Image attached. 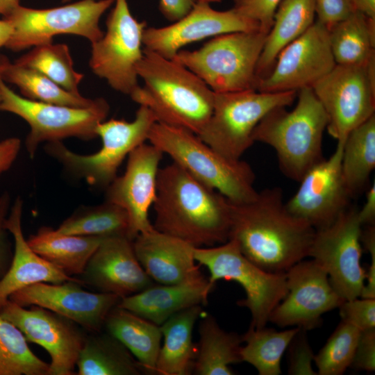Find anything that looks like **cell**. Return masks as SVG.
Returning <instances> with one entry per match:
<instances>
[{
	"mask_svg": "<svg viewBox=\"0 0 375 375\" xmlns=\"http://www.w3.org/2000/svg\"><path fill=\"white\" fill-rule=\"evenodd\" d=\"M351 367L367 372L375 370V328L360 331Z\"/></svg>",
	"mask_w": 375,
	"mask_h": 375,
	"instance_id": "cell-44",
	"label": "cell"
},
{
	"mask_svg": "<svg viewBox=\"0 0 375 375\" xmlns=\"http://www.w3.org/2000/svg\"><path fill=\"white\" fill-rule=\"evenodd\" d=\"M70 1H72V0H62V2L67 3V2H69Z\"/></svg>",
	"mask_w": 375,
	"mask_h": 375,
	"instance_id": "cell-54",
	"label": "cell"
},
{
	"mask_svg": "<svg viewBox=\"0 0 375 375\" xmlns=\"http://www.w3.org/2000/svg\"><path fill=\"white\" fill-rule=\"evenodd\" d=\"M0 110L24 119L30 126L25 145L33 158L39 144L74 137L88 140L97 137V125L106 120L110 110L103 98L88 108H78L33 101L19 96L0 78Z\"/></svg>",
	"mask_w": 375,
	"mask_h": 375,
	"instance_id": "cell-10",
	"label": "cell"
},
{
	"mask_svg": "<svg viewBox=\"0 0 375 375\" xmlns=\"http://www.w3.org/2000/svg\"><path fill=\"white\" fill-rule=\"evenodd\" d=\"M335 65L328 31L316 21L281 51L269 73L258 79L256 90L282 92L312 88Z\"/></svg>",
	"mask_w": 375,
	"mask_h": 375,
	"instance_id": "cell-15",
	"label": "cell"
},
{
	"mask_svg": "<svg viewBox=\"0 0 375 375\" xmlns=\"http://www.w3.org/2000/svg\"><path fill=\"white\" fill-rule=\"evenodd\" d=\"M283 0H233V8L244 17L258 23L265 33L270 31L275 12Z\"/></svg>",
	"mask_w": 375,
	"mask_h": 375,
	"instance_id": "cell-41",
	"label": "cell"
},
{
	"mask_svg": "<svg viewBox=\"0 0 375 375\" xmlns=\"http://www.w3.org/2000/svg\"><path fill=\"white\" fill-rule=\"evenodd\" d=\"M317 20L328 31L355 12L349 0H315Z\"/></svg>",
	"mask_w": 375,
	"mask_h": 375,
	"instance_id": "cell-43",
	"label": "cell"
},
{
	"mask_svg": "<svg viewBox=\"0 0 375 375\" xmlns=\"http://www.w3.org/2000/svg\"><path fill=\"white\" fill-rule=\"evenodd\" d=\"M256 30H260L258 23L233 8L217 10L210 3L196 0L189 12L172 24L146 27L142 44L144 49L172 59L183 47L192 42L228 33Z\"/></svg>",
	"mask_w": 375,
	"mask_h": 375,
	"instance_id": "cell-19",
	"label": "cell"
},
{
	"mask_svg": "<svg viewBox=\"0 0 375 375\" xmlns=\"http://www.w3.org/2000/svg\"><path fill=\"white\" fill-rule=\"evenodd\" d=\"M163 153L154 145L143 143L128 156L126 171L106 188V201L122 207L128 217V238L133 240L153 228L149 218L157 190L159 165Z\"/></svg>",
	"mask_w": 375,
	"mask_h": 375,
	"instance_id": "cell-21",
	"label": "cell"
},
{
	"mask_svg": "<svg viewBox=\"0 0 375 375\" xmlns=\"http://www.w3.org/2000/svg\"><path fill=\"white\" fill-rule=\"evenodd\" d=\"M154 228L194 247L228 240L231 201L174 162L159 168Z\"/></svg>",
	"mask_w": 375,
	"mask_h": 375,
	"instance_id": "cell-2",
	"label": "cell"
},
{
	"mask_svg": "<svg viewBox=\"0 0 375 375\" xmlns=\"http://www.w3.org/2000/svg\"><path fill=\"white\" fill-rule=\"evenodd\" d=\"M343 144L333 153L313 166L300 180V185L285 206L294 216L315 230L331 224L350 206L352 199L342 174Z\"/></svg>",
	"mask_w": 375,
	"mask_h": 375,
	"instance_id": "cell-18",
	"label": "cell"
},
{
	"mask_svg": "<svg viewBox=\"0 0 375 375\" xmlns=\"http://www.w3.org/2000/svg\"><path fill=\"white\" fill-rule=\"evenodd\" d=\"M336 65H360L375 58V19L353 12L328 30Z\"/></svg>",
	"mask_w": 375,
	"mask_h": 375,
	"instance_id": "cell-32",
	"label": "cell"
},
{
	"mask_svg": "<svg viewBox=\"0 0 375 375\" xmlns=\"http://www.w3.org/2000/svg\"><path fill=\"white\" fill-rule=\"evenodd\" d=\"M19 6V0H0V15L6 17Z\"/></svg>",
	"mask_w": 375,
	"mask_h": 375,
	"instance_id": "cell-52",
	"label": "cell"
},
{
	"mask_svg": "<svg viewBox=\"0 0 375 375\" xmlns=\"http://www.w3.org/2000/svg\"><path fill=\"white\" fill-rule=\"evenodd\" d=\"M156 122L149 108L140 106L131 122L110 119L97 125L96 134L101 138L102 147L94 153H74L60 141L48 142L44 149L74 177L84 179L92 186L106 189L117 177L125 158L148 140Z\"/></svg>",
	"mask_w": 375,
	"mask_h": 375,
	"instance_id": "cell-7",
	"label": "cell"
},
{
	"mask_svg": "<svg viewBox=\"0 0 375 375\" xmlns=\"http://www.w3.org/2000/svg\"><path fill=\"white\" fill-rule=\"evenodd\" d=\"M0 78L5 83L16 85L24 97L33 101L88 108L95 105L99 99L69 92L37 70L12 63L3 55H0Z\"/></svg>",
	"mask_w": 375,
	"mask_h": 375,
	"instance_id": "cell-33",
	"label": "cell"
},
{
	"mask_svg": "<svg viewBox=\"0 0 375 375\" xmlns=\"http://www.w3.org/2000/svg\"><path fill=\"white\" fill-rule=\"evenodd\" d=\"M103 239L97 236L68 235L49 226H42L26 240L37 254L73 277L83 272Z\"/></svg>",
	"mask_w": 375,
	"mask_h": 375,
	"instance_id": "cell-27",
	"label": "cell"
},
{
	"mask_svg": "<svg viewBox=\"0 0 375 375\" xmlns=\"http://www.w3.org/2000/svg\"><path fill=\"white\" fill-rule=\"evenodd\" d=\"M360 241L366 250L370 254L371 262L366 272V278L361 298L375 299V226L367 225L365 229H362Z\"/></svg>",
	"mask_w": 375,
	"mask_h": 375,
	"instance_id": "cell-46",
	"label": "cell"
},
{
	"mask_svg": "<svg viewBox=\"0 0 375 375\" xmlns=\"http://www.w3.org/2000/svg\"><path fill=\"white\" fill-rule=\"evenodd\" d=\"M299 329L294 327L277 331L266 326L255 328L249 326L242 335L245 343L240 349L242 361L253 366L260 375H279L281 358Z\"/></svg>",
	"mask_w": 375,
	"mask_h": 375,
	"instance_id": "cell-35",
	"label": "cell"
},
{
	"mask_svg": "<svg viewBox=\"0 0 375 375\" xmlns=\"http://www.w3.org/2000/svg\"><path fill=\"white\" fill-rule=\"evenodd\" d=\"M147 140L232 203L248 202L258 194L256 175L249 163L222 156L188 130L156 122Z\"/></svg>",
	"mask_w": 375,
	"mask_h": 375,
	"instance_id": "cell-5",
	"label": "cell"
},
{
	"mask_svg": "<svg viewBox=\"0 0 375 375\" xmlns=\"http://www.w3.org/2000/svg\"><path fill=\"white\" fill-rule=\"evenodd\" d=\"M312 89L327 115L328 132L344 144L375 115V58L365 65H335Z\"/></svg>",
	"mask_w": 375,
	"mask_h": 375,
	"instance_id": "cell-12",
	"label": "cell"
},
{
	"mask_svg": "<svg viewBox=\"0 0 375 375\" xmlns=\"http://www.w3.org/2000/svg\"><path fill=\"white\" fill-rule=\"evenodd\" d=\"M285 274L288 293L269 317L280 327L311 330L321 324L322 315L344 301L324 269L312 258L297 262Z\"/></svg>",
	"mask_w": 375,
	"mask_h": 375,
	"instance_id": "cell-17",
	"label": "cell"
},
{
	"mask_svg": "<svg viewBox=\"0 0 375 375\" xmlns=\"http://www.w3.org/2000/svg\"><path fill=\"white\" fill-rule=\"evenodd\" d=\"M200 1H207L210 3H219V2H221L222 0H200Z\"/></svg>",
	"mask_w": 375,
	"mask_h": 375,
	"instance_id": "cell-53",
	"label": "cell"
},
{
	"mask_svg": "<svg viewBox=\"0 0 375 375\" xmlns=\"http://www.w3.org/2000/svg\"><path fill=\"white\" fill-rule=\"evenodd\" d=\"M338 308L342 320L360 331L375 328V299L346 300Z\"/></svg>",
	"mask_w": 375,
	"mask_h": 375,
	"instance_id": "cell-40",
	"label": "cell"
},
{
	"mask_svg": "<svg viewBox=\"0 0 375 375\" xmlns=\"http://www.w3.org/2000/svg\"><path fill=\"white\" fill-rule=\"evenodd\" d=\"M22 332L0 316V375H49L50 365L35 356Z\"/></svg>",
	"mask_w": 375,
	"mask_h": 375,
	"instance_id": "cell-38",
	"label": "cell"
},
{
	"mask_svg": "<svg viewBox=\"0 0 375 375\" xmlns=\"http://www.w3.org/2000/svg\"><path fill=\"white\" fill-rule=\"evenodd\" d=\"M106 19V31L91 43L89 65L115 90L131 95L138 87L137 66L143 56L145 21L131 14L127 0H114Z\"/></svg>",
	"mask_w": 375,
	"mask_h": 375,
	"instance_id": "cell-13",
	"label": "cell"
},
{
	"mask_svg": "<svg viewBox=\"0 0 375 375\" xmlns=\"http://www.w3.org/2000/svg\"><path fill=\"white\" fill-rule=\"evenodd\" d=\"M81 285L76 281L37 283L17 290L8 299L22 307L38 306L47 308L90 333L99 332L108 313L119 303L121 297L111 293L88 292Z\"/></svg>",
	"mask_w": 375,
	"mask_h": 375,
	"instance_id": "cell-20",
	"label": "cell"
},
{
	"mask_svg": "<svg viewBox=\"0 0 375 375\" xmlns=\"http://www.w3.org/2000/svg\"><path fill=\"white\" fill-rule=\"evenodd\" d=\"M15 62L37 70L69 92L80 94L78 85L84 75L74 69L65 44L51 42L33 47Z\"/></svg>",
	"mask_w": 375,
	"mask_h": 375,
	"instance_id": "cell-37",
	"label": "cell"
},
{
	"mask_svg": "<svg viewBox=\"0 0 375 375\" xmlns=\"http://www.w3.org/2000/svg\"><path fill=\"white\" fill-rule=\"evenodd\" d=\"M195 1L196 0H159L158 9L166 19L174 22L188 13Z\"/></svg>",
	"mask_w": 375,
	"mask_h": 375,
	"instance_id": "cell-47",
	"label": "cell"
},
{
	"mask_svg": "<svg viewBox=\"0 0 375 375\" xmlns=\"http://www.w3.org/2000/svg\"><path fill=\"white\" fill-rule=\"evenodd\" d=\"M306 331L299 329L290 342L289 349L288 374L293 375H316L312 367L314 353L305 335Z\"/></svg>",
	"mask_w": 375,
	"mask_h": 375,
	"instance_id": "cell-42",
	"label": "cell"
},
{
	"mask_svg": "<svg viewBox=\"0 0 375 375\" xmlns=\"http://www.w3.org/2000/svg\"><path fill=\"white\" fill-rule=\"evenodd\" d=\"M231 203L228 240L256 266L285 273L308 257L315 229L288 211L280 188L258 192L248 202Z\"/></svg>",
	"mask_w": 375,
	"mask_h": 375,
	"instance_id": "cell-1",
	"label": "cell"
},
{
	"mask_svg": "<svg viewBox=\"0 0 375 375\" xmlns=\"http://www.w3.org/2000/svg\"><path fill=\"white\" fill-rule=\"evenodd\" d=\"M87 335L76 366L78 375H140L143 370L132 353L108 333Z\"/></svg>",
	"mask_w": 375,
	"mask_h": 375,
	"instance_id": "cell-31",
	"label": "cell"
},
{
	"mask_svg": "<svg viewBox=\"0 0 375 375\" xmlns=\"http://www.w3.org/2000/svg\"><path fill=\"white\" fill-rule=\"evenodd\" d=\"M315 0H283L267 34L257 67L258 79L267 75L281 51L315 22Z\"/></svg>",
	"mask_w": 375,
	"mask_h": 375,
	"instance_id": "cell-29",
	"label": "cell"
},
{
	"mask_svg": "<svg viewBox=\"0 0 375 375\" xmlns=\"http://www.w3.org/2000/svg\"><path fill=\"white\" fill-rule=\"evenodd\" d=\"M1 93H0V104H1Z\"/></svg>",
	"mask_w": 375,
	"mask_h": 375,
	"instance_id": "cell-55",
	"label": "cell"
},
{
	"mask_svg": "<svg viewBox=\"0 0 375 375\" xmlns=\"http://www.w3.org/2000/svg\"><path fill=\"white\" fill-rule=\"evenodd\" d=\"M137 73L144 85L130 95L133 101L149 108L158 122L201 132L212 114L215 92L200 78L144 48Z\"/></svg>",
	"mask_w": 375,
	"mask_h": 375,
	"instance_id": "cell-3",
	"label": "cell"
},
{
	"mask_svg": "<svg viewBox=\"0 0 375 375\" xmlns=\"http://www.w3.org/2000/svg\"><path fill=\"white\" fill-rule=\"evenodd\" d=\"M297 95L256 90L215 92L212 114L197 135L222 156L240 160L254 143L252 135L261 119L276 108L292 105Z\"/></svg>",
	"mask_w": 375,
	"mask_h": 375,
	"instance_id": "cell-8",
	"label": "cell"
},
{
	"mask_svg": "<svg viewBox=\"0 0 375 375\" xmlns=\"http://www.w3.org/2000/svg\"><path fill=\"white\" fill-rule=\"evenodd\" d=\"M375 168V115L353 129L344 144L342 174L353 199L367 188Z\"/></svg>",
	"mask_w": 375,
	"mask_h": 375,
	"instance_id": "cell-34",
	"label": "cell"
},
{
	"mask_svg": "<svg viewBox=\"0 0 375 375\" xmlns=\"http://www.w3.org/2000/svg\"><path fill=\"white\" fill-rule=\"evenodd\" d=\"M362 225L358 210L349 206L329 226L315 230L308 257L326 272L337 292L346 300L360 297L366 271L360 264Z\"/></svg>",
	"mask_w": 375,
	"mask_h": 375,
	"instance_id": "cell-14",
	"label": "cell"
},
{
	"mask_svg": "<svg viewBox=\"0 0 375 375\" xmlns=\"http://www.w3.org/2000/svg\"><path fill=\"white\" fill-rule=\"evenodd\" d=\"M292 110L278 107L269 112L253 131L252 138L272 147L278 167L288 178L299 182L323 156L327 115L311 88L297 92Z\"/></svg>",
	"mask_w": 375,
	"mask_h": 375,
	"instance_id": "cell-4",
	"label": "cell"
},
{
	"mask_svg": "<svg viewBox=\"0 0 375 375\" xmlns=\"http://www.w3.org/2000/svg\"><path fill=\"white\" fill-rule=\"evenodd\" d=\"M135 253L147 274L162 285L201 280L205 276L195 263L194 247L153 227L133 240Z\"/></svg>",
	"mask_w": 375,
	"mask_h": 375,
	"instance_id": "cell-23",
	"label": "cell"
},
{
	"mask_svg": "<svg viewBox=\"0 0 375 375\" xmlns=\"http://www.w3.org/2000/svg\"><path fill=\"white\" fill-rule=\"evenodd\" d=\"M113 3L114 0H81L46 9L19 6L3 17L13 28L5 47L20 51L51 43L60 34L81 36L93 43L103 36L99 21Z\"/></svg>",
	"mask_w": 375,
	"mask_h": 375,
	"instance_id": "cell-11",
	"label": "cell"
},
{
	"mask_svg": "<svg viewBox=\"0 0 375 375\" xmlns=\"http://www.w3.org/2000/svg\"><path fill=\"white\" fill-rule=\"evenodd\" d=\"M20 147L21 141L17 138H10L0 142V174L11 167Z\"/></svg>",
	"mask_w": 375,
	"mask_h": 375,
	"instance_id": "cell-48",
	"label": "cell"
},
{
	"mask_svg": "<svg viewBox=\"0 0 375 375\" xmlns=\"http://www.w3.org/2000/svg\"><path fill=\"white\" fill-rule=\"evenodd\" d=\"M199 342L192 373L197 375H233L231 364L242 362V335L223 330L211 315L202 317Z\"/></svg>",
	"mask_w": 375,
	"mask_h": 375,
	"instance_id": "cell-30",
	"label": "cell"
},
{
	"mask_svg": "<svg viewBox=\"0 0 375 375\" xmlns=\"http://www.w3.org/2000/svg\"><path fill=\"white\" fill-rule=\"evenodd\" d=\"M22 200L17 198L5 222L6 228L14 239V252L8 270L0 279V308L13 292L34 283L68 281L81 283L78 278L67 276L30 247L22 229Z\"/></svg>",
	"mask_w": 375,
	"mask_h": 375,
	"instance_id": "cell-24",
	"label": "cell"
},
{
	"mask_svg": "<svg viewBox=\"0 0 375 375\" xmlns=\"http://www.w3.org/2000/svg\"><path fill=\"white\" fill-rule=\"evenodd\" d=\"M354 11L375 19V0H349Z\"/></svg>",
	"mask_w": 375,
	"mask_h": 375,
	"instance_id": "cell-50",
	"label": "cell"
},
{
	"mask_svg": "<svg viewBox=\"0 0 375 375\" xmlns=\"http://www.w3.org/2000/svg\"><path fill=\"white\" fill-rule=\"evenodd\" d=\"M128 217L125 210L106 201L97 206L80 207L56 230L68 235L128 237Z\"/></svg>",
	"mask_w": 375,
	"mask_h": 375,
	"instance_id": "cell-36",
	"label": "cell"
},
{
	"mask_svg": "<svg viewBox=\"0 0 375 375\" xmlns=\"http://www.w3.org/2000/svg\"><path fill=\"white\" fill-rule=\"evenodd\" d=\"M194 256L196 261L208 269L211 283L222 279L238 282L246 297L237 303L250 311V326H266L272 311L288 293L285 273L268 272L258 267L231 239L217 246L194 247Z\"/></svg>",
	"mask_w": 375,
	"mask_h": 375,
	"instance_id": "cell-9",
	"label": "cell"
},
{
	"mask_svg": "<svg viewBox=\"0 0 375 375\" xmlns=\"http://www.w3.org/2000/svg\"><path fill=\"white\" fill-rule=\"evenodd\" d=\"M10 202L8 193H4L0 196V279L8 270L13 256L11 242L8 237L10 232L5 226Z\"/></svg>",
	"mask_w": 375,
	"mask_h": 375,
	"instance_id": "cell-45",
	"label": "cell"
},
{
	"mask_svg": "<svg viewBox=\"0 0 375 375\" xmlns=\"http://www.w3.org/2000/svg\"><path fill=\"white\" fill-rule=\"evenodd\" d=\"M201 313V306H194L175 313L160 326L164 342L158 356L156 374H192L197 353L192 331Z\"/></svg>",
	"mask_w": 375,
	"mask_h": 375,
	"instance_id": "cell-26",
	"label": "cell"
},
{
	"mask_svg": "<svg viewBox=\"0 0 375 375\" xmlns=\"http://www.w3.org/2000/svg\"><path fill=\"white\" fill-rule=\"evenodd\" d=\"M360 331L341 320L314 356L319 375H341L351 365Z\"/></svg>",
	"mask_w": 375,
	"mask_h": 375,
	"instance_id": "cell-39",
	"label": "cell"
},
{
	"mask_svg": "<svg viewBox=\"0 0 375 375\" xmlns=\"http://www.w3.org/2000/svg\"><path fill=\"white\" fill-rule=\"evenodd\" d=\"M358 218L362 226L374 225L375 183L367 190L365 203L360 210H358Z\"/></svg>",
	"mask_w": 375,
	"mask_h": 375,
	"instance_id": "cell-49",
	"label": "cell"
},
{
	"mask_svg": "<svg viewBox=\"0 0 375 375\" xmlns=\"http://www.w3.org/2000/svg\"><path fill=\"white\" fill-rule=\"evenodd\" d=\"M104 326L132 353L144 374H156L162 338L160 326L117 305L108 313Z\"/></svg>",
	"mask_w": 375,
	"mask_h": 375,
	"instance_id": "cell-28",
	"label": "cell"
},
{
	"mask_svg": "<svg viewBox=\"0 0 375 375\" xmlns=\"http://www.w3.org/2000/svg\"><path fill=\"white\" fill-rule=\"evenodd\" d=\"M0 316L17 326L28 342L42 347L51 358L49 375H74L87 335L71 319L47 308L22 307L8 300Z\"/></svg>",
	"mask_w": 375,
	"mask_h": 375,
	"instance_id": "cell-16",
	"label": "cell"
},
{
	"mask_svg": "<svg viewBox=\"0 0 375 375\" xmlns=\"http://www.w3.org/2000/svg\"><path fill=\"white\" fill-rule=\"evenodd\" d=\"M215 284L208 278L175 285H152L121 298L117 306L160 326L175 313L205 304Z\"/></svg>",
	"mask_w": 375,
	"mask_h": 375,
	"instance_id": "cell-25",
	"label": "cell"
},
{
	"mask_svg": "<svg viewBox=\"0 0 375 375\" xmlns=\"http://www.w3.org/2000/svg\"><path fill=\"white\" fill-rule=\"evenodd\" d=\"M12 26L6 19H0V48L5 47L12 33Z\"/></svg>",
	"mask_w": 375,
	"mask_h": 375,
	"instance_id": "cell-51",
	"label": "cell"
},
{
	"mask_svg": "<svg viewBox=\"0 0 375 375\" xmlns=\"http://www.w3.org/2000/svg\"><path fill=\"white\" fill-rule=\"evenodd\" d=\"M78 278L82 285L121 298L154 284L138 260L133 240L125 235L103 238Z\"/></svg>",
	"mask_w": 375,
	"mask_h": 375,
	"instance_id": "cell-22",
	"label": "cell"
},
{
	"mask_svg": "<svg viewBox=\"0 0 375 375\" xmlns=\"http://www.w3.org/2000/svg\"><path fill=\"white\" fill-rule=\"evenodd\" d=\"M267 33L260 31L219 35L194 51L172 58L200 78L214 92L256 90V67Z\"/></svg>",
	"mask_w": 375,
	"mask_h": 375,
	"instance_id": "cell-6",
	"label": "cell"
}]
</instances>
